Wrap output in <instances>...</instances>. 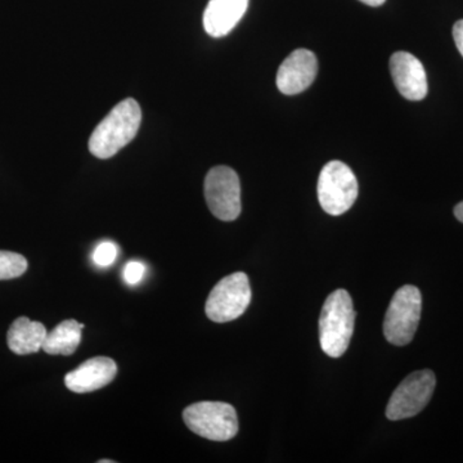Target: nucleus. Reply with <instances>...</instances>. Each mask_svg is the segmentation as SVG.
Returning a JSON list of instances; mask_svg holds the SVG:
<instances>
[{
	"label": "nucleus",
	"mask_w": 463,
	"mask_h": 463,
	"mask_svg": "<svg viewBox=\"0 0 463 463\" xmlns=\"http://www.w3.org/2000/svg\"><path fill=\"white\" fill-rule=\"evenodd\" d=\"M318 61L307 50H297L285 61L277 72V87L286 96H295L307 90L316 80Z\"/></svg>",
	"instance_id": "nucleus-9"
},
{
	"label": "nucleus",
	"mask_w": 463,
	"mask_h": 463,
	"mask_svg": "<svg viewBox=\"0 0 463 463\" xmlns=\"http://www.w3.org/2000/svg\"><path fill=\"white\" fill-rule=\"evenodd\" d=\"M118 246L115 245L111 241H105L100 242L93 252V261L99 267H109L116 260L118 257Z\"/></svg>",
	"instance_id": "nucleus-16"
},
{
	"label": "nucleus",
	"mask_w": 463,
	"mask_h": 463,
	"mask_svg": "<svg viewBox=\"0 0 463 463\" xmlns=\"http://www.w3.org/2000/svg\"><path fill=\"white\" fill-rule=\"evenodd\" d=\"M141 121L142 111L136 99L118 103L91 133L88 145L90 154L102 160L115 156L136 138Z\"/></svg>",
	"instance_id": "nucleus-1"
},
{
	"label": "nucleus",
	"mask_w": 463,
	"mask_h": 463,
	"mask_svg": "<svg viewBox=\"0 0 463 463\" xmlns=\"http://www.w3.org/2000/svg\"><path fill=\"white\" fill-rule=\"evenodd\" d=\"M390 72L399 93L410 100L428 96V78L421 61L407 52H395L390 58Z\"/></svg>",
	"instance_id": "nucleus-10"
},
{
	"label": "nucleus",
	"mask_w": 463,
	"mask_h": 463,
	"mask_svg": "<svg viewBox=\"0 0 463 463\" xmlns=\"http://www.w3.org/2000/svg\"><path fill=\"white\" fill-rule=\"evenodd\" d=\"M359 2L364 3V5H371V7H380L386 0H359Z\"/></svg>",
	"instance_id": "nucleus-19"
},
{
	"label": "nucleus",
	"mask_w": 463,
	"mask_h": 463,
	"mask_svg": "<svg viewBox=\"0 0 463 463\" xmlns=\"http://www.w3.org/2000/svg\"><path fill=\"white\" fill-rule=\"evenodd\" d=\"M453 39H455L457 50L463 57V20L457 21L453 26Z\"/></svg>",
	"instance_id": "nucleus-18"
},
{
	"label": "nucleus",
	"mask_w": 463,
	"mask_h": 463,
	"mask_svg": "<svg viewBox=\"0 0 463 463\" xmlns=\"http://www.w3.org/2000/svg\"><path fill=\"white\" fill-rule=\"evenodd\" d=\"M183 421L201 438L214 441H227L239 432L237 412L223 402H200L183 411Z\"/></svg>",
	"instance_id": "nucleus-4"
},
{
	"label": "nucleus",
	"mask_w": 463,
	"mask_h": 463,
	"mask_svg": "<svg viewBox=\"0 0 463 463\" xmlns=\"http://www.w3.org/2000/svg\"><path fill=\"white\" fill-rule=\"evenodd\" d=\"M437 386V377L431 370L416 371L405 377L392 392L386 417L390 421L411 419L429 404Z\"/></svg>",
	"instance_id": "nucleus-7"
},
{
	"label": "nucleus",
	"mask_w": 463,
	"mask_h": 463,
	"mask_svg": "<svg viewBox=\"0 0 463 463\" xmlns=\"http://www.w3.org/2000/svg\"><path fill=\"white\" fill-rule=\"evenodd\" d=\"M251 301V288L246 273L236 272L216 283L206 300L205 312L210 321L227 323L240 318Z\"/></svg>",
	"instance_id": "nucleus-6"
},
{
	"label": "nucleus",
	"mask_w": 463,
	"mask_h": 463,
	"mask_svg": "<svg viewBox=\"0 0 463 463\" xmlns=\"http://www.w3.org/2000/svg\"><path fill=\"white\" fill-rule=\"evenodd\" d=\"M318 200L327 214L339 216L354 205L358 197V181L354 173L341 161H330L318 178Z\"/></svg>",
	"instance_id": "nucleus-5"
},
{
	"label": "nucleus",
	"mask_w": 463,
	"mask_h": 463,
	"mask_svg": "<svg viewBox=\"0 0 463 463\" xmlns=\"http://www.w3.org/2000/svg\"><path fill=\"white\" fill-rule=\"evenodd\" d=\"M249 0H210L203 12V29L213 38L228 35L245 16Z\"/></svg>",
	"instance_id": "nucleus-12"
},
{
	"label": "nucleus",
	"mask_w": 463,
	"mask_h": 463,
	"mask_svg": "<svg viewBox=\"0 0 463 463\" xmlns=\"http://www.w3.org/2000/svg\"><path fill=\"white\" fill-rule=\"evenodd\" d=\"M118 374V365L108 356H94L66 374V388L78 394L96 392L108 386Z\"/></svg>",
	"instance_id": "nucleus-11"
},
{
	"label": "nucleus",
	"mask_w": 463,
	"mask_h": 463,
	"mask_svg": "<svg viewBox=\"0 0 463 463\" xmlns=\"http://www.w3.org/2000/svg\"><path fill=\"white\" fill-rule=\"evenodd\" d=\"M145 264L137 260L129 261V263L125 265L123 270L124 281L130 286L138 285V283L142 281L143 277H145Z\"/></svg>",
	"instance_id": "nucleus-17"
},
{
	"label": "nucleus",
	"mask_w": 463,
	"mask_h": 463,
	"mask_svg": "<svg viewBox=\"0 0 463 463\" xmlns=\"http://www.w3.org/2000/svg\"><path fill=\"white\" fill-rule=\"evenodd\" d=\"M47 330L41 322L20 317L12 323L7 334L9 349L17 355L33 354L39 352L47 337Z\"/></svg>",
	"instance_id": "nucleus-13"
},
{
	"label": "nucleus",
	"mask_w": 463,
	"mask_h": 463,
	"mask_svg": "<svg viewBox=\"0 0 463 463\" xmlns=\"http://www.w3.org/2000/svg\"><path fill=\"white\" fill-rule=\"evenodd\" d=\"M455 216L463 223V201L455 207Z\"/></svg>",
	"instance_id": "nucleus-20"
},
{
	"label": "nucleus",
	"mask_w": 463,
	"mask_h": 463,
	"mask_svg": "<svg viewBox=\"0 0 463 463\" xmlns=\"http://www.w3.org/2000/svg\"><path fill=\"white\" fill-rule=\"evenodd\" d=\"M203 194L212 214L219 221L233 222L241 214L240 178L228 166H215L207 173Z\"/></svg>",
	"instance_id": "nucleus-8"
},
{
	"label": "nucleus",
	"mask_w": 463,
	"mask_h": 463,
	"mask_svg": "<svg viewBox=\"0 0 463 463\" xmlns=\"http://www.w3.org/2000/svg\"><path fill=\"white\" fill-rule=\"evenodd\" d=\"M355 310L345 289H336L326 298L319 317V341L323 352L340 358L349 347L354 331Z\"/></svg>",
	"instance_id": "nucleus-2"
},
{
	"label": "nucleus",
	"mask_w": 463,
	"mask_h": 463,
	"mask_svg": "<svg viewBox=\"0 0 463 463\" xmlns=\"http://www.w3.org/2000/svg\"><path fill=\"white\" fill-rule=\"evenodd\" d=\"M83 323L75 319L61 322L57 327L48 332L42 349L51 355H71L81 343Z\"/></svg>",
	"instance_id": "nucleus-14"
},
{
	"label": "nucleus",
	"mask_w": 463,
	"mask_h": 463,
	"mask_svg": "<svg viewBox=\"0 0 463 463\" xmlns=\"http://www.w3.org/2000/svg\"><path fill=\"white\" fill-rule=\"evenodd\" d=\"M27 270V260L17 252L0 250V281L23 276Z\"/></svg>",
	"instance_id": "nucleus-15"
},
{
	"label": "nucleus",
	"mask_w": 463,
	"mask_h": 463,
	"mask_svg": "<svg viewBox=\"0 0 463 463\" xmlns=\"http://www.w3.org/2000/svg\"><path fill=\"white\" fill-rule=\"evenodd\" d=\"M99 463H114L112 459H100Z\"/></svg>",
	"instance_id": "nucleus-21"
},
{
	"label": "nucleus",
	"mask_w": 463,
	"mask_h": 463,
	"mask_svg": "<svg viewBox=\"0 0 463 463\" xmlns=\"http://www.w3.org/2000/svg\"><path fill=\"white\" fill-rule=\"evenodd\" d=\"M421 312V291L412 285L399 288L390 301L383 321L386 340L395 346L408 345L419 328Z\"/></svg>",
	"instance_id": "nucleus-3"
}]
</instances>
